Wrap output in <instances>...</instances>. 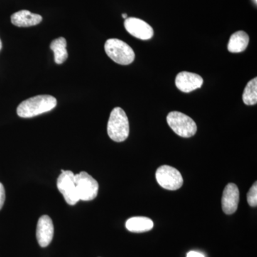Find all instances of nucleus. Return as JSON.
Masks as SVG:
<instances>
[{"label": "nucleus", "instance_id": "obj_20", "mask_svg": "<svg viewBox=\"0 0 257 257\" xmlns=\"http://www.w3.org/2000/svg\"><path fill=\"white\" fill-rule=\"evenodd\" d=\"M122 18L125 19V20H126V18H127V15H126V14H122Z\"/></svg>", "mask_w": 257, "mask_h": 257}, {"label": "nucleus", "instance_id": "obj_14", "mask_svg": "<svg viewBox=\"0 0 257 257\" xmlns=\"http://www.w3.org/2000/svg\"><path fill=\"white\" fill-rule=\"evenodd\" d=\"M249 42V37L246 32L238 31L231 35L228 44V50L231 53H239L246 50Z\"/></svg>", "mask_w": 257, "mask_h": 257}, {"label": "nucleus", "instance_id": "obj_8", "mask_svg": "<svg viewBox=\"0 0 257 257\" xmlns=\"http://www.w3.org/2000/svg\"><path fill=\"white\" fill-rule=\"evenodd\" d=\"M124 28L130 35L140 40H150L154 35L152 27L140 19L126 18L124 21Z\"/></svg>", "mask_w": 257, "mask_h": 257}, {"label": "nucleus", "instance_id": "obj_7", "mask_svg": "<svg viewBox=\"0 0 257 257\" xmlns=\"http://www.w3.org/2000/svg\"><path fill=\"white\" fill-rule=\"evenodd\" d=\"M57 186L69 205H74L79 202V198L74 183V174L72 171L62 170V174L57 179Z\"/></svg>", "mask_w": 257, "mask_h": 257}, {"label": "nucleus", "instance_id": "obj_16", "mask_svg": "<svg viewBox=\"0 0 257 257\" xmlns=\"http://www.w3.org/2000/svg\"><path fill=\"white\" fill-rule=\"evenodd\" d=\"M242 99L246 105H254L257 102V78L255 77L248 82L243 91Z\"/></svg>", "mask_w": 257, "mask_h": 257}, {"label": "nucleus", "instance_id": "obj_3", "mask_svg": "<svg viewBox=\"0 0 257 257\" xmlns=\"http://www.w3.org/2000/svg\"><path fill=\"white\" fill-rule=\"evenodd\" d=\"M104 50L109 58L121 65L132 64L135 59L133 48L119 39H109L106 40Z\"/></svg>", "mask_w": 257, "mask_h": 257}, {"label": "nucleus", "instance_id": "obj_15", "mask_svg": "<svg viewBox=\"0 0 257 257\" xmlns=\"http://www.w3.org/2000/svg\"><path fill=\"white\" fill-rule=\"evenodd\" d=\"M66 47H67V41L64 37H59L51 42L50 49L53 51L55 55L56 64H61L67 60L68 53Z\"/></svg>", "mask_w": 257, "mask_h": 257}, {"label": "nucleus", "instance_id": "obj_13", "mask_svg": "<svg viewBox=\"0 0 257 257\" xmlns=\"http://www.w3.org/2000/svg\"><path fill=\"white\" fill-rule=\"evenodd\" d=\"M154 223L152 219L145 216L132 217L126 222V228L131 232H146L152 229Z\"/></svg>", "mask_w": 257, "mask_h": 257}, {"label": "nucleus", "instance_id": "obj_18", "mask_svg": "<svg viewBox=\"0 0 257 257\" xmlns=\"http://www.w3.org/2000/svg\"><path fill=\"white\" fill-rule=\"evenodd\" d=\"M5 201V190L4 186L0 182V210L4 205Z\"/></svg>", "mask_w": 257, "mask_h": 257}, {"label": "nucleus", "instance_id": "obj_17", "mask_svg": "<svg viewBox=\"0 0 257 257\" xmlns=\"http://www.w3.org/2000/svg\"><path fill=\"white\" fill-rule=\"evenodd\" d=\"M247 202L251 207H255L257 205V184L254 182L252 187L247 193Z\"/></svg>", "mask_w": 257, "mask_h": 257}, {"label": "nucleus", "instance_id": "obj_4", "mask_svg": "<svg viewBox=\"0 0 257 257\" xmlns=\"http://www.w3.org/2000/svg\"><path fill=\"white\" fill-rule=\"evenodd\" d=\"M167 121L170 128L182 138H192L197 133L195 121L183 113L172 111L167 115Z\"/></svg>", "mask_w": 257, "mask_h": 257}, {"label": "nucleus", "instance_id": "obj_19", "mask_svg": "<svg viewBox=\"0 0 257 257\" xmlns=\"http://www.w3.org/2000/svg\"><path fill=\"white\" fill-rule=\"evenodd\" d=\"M187 257H205L202 253L197 252V251H189L187 254Z\"/></svg>", "mask_w": 257, "mask_h": 257}, {"label": "nucleus", "instance_id": "obj_2", "mask_svg": "<svg viewBox=\"0 0 257 257\" xmlns=\"http://www.w3.org/2000/svg\"><path fill=\"white\" fill-rule=\"evenodd\" d=\"M109 138L116 143H121L130 135V123L126 113L121 108L115 107L111 111L107 124Z\"/></svg>", "mask_w": 257, "mask_h": 257}, {"label": "nucleus", "instance_id": "obj_11", "mask_svg": "<svg viewBox=\"0 0 257 257\" xmlns=\"http://www.w3.org/2000/svg\"><path fill=\"white\" fill-rule=\"evenodd\" d=\"M36 235L40 246L47 247L49 246L54 236V224L50 216L43 215L39 219Z\"/></svg>", "mask_w": 257, "mask_h": 257}, {"label": "nucleus", "instance_id": "obj_9", "mask_svg": "<svg viewBox=\"0 0 257 257\" xmlns=\"http://www.w3.org/2000/svg\"><path fill=\"white\" fill-rule=\"evenodd\" d=\"M204 83L202 77L192 72H182L176 77L175 84L182 92L189 93L202 87Z\"/></svg>", "mask_w": 257, "mask_h": 257}, {"label": "nucleus", "instance_id": "obj_1", "mask_svg": "<svg viewBox=\"0 0 257 257\" xmlns=\"http://www.w3.org/2000/svg\"><path fill=\"white\" fill-rule=\"evenodd\" d=\"M57 99L51 95H37L23 101L17 113L22 118H31L52 110L57 106Z\"/></svg>", "mask_w": 257, "mask_h": 257}, {"label": "nucleus", "instance_id": "obj_6", "mask_svg": "<svg viewBox=\"0 0 257 257\" xmlns=\"http://www.w3.org/2000/svg\"><path fill=\"white\" fill-rule=\"evenodd\" d=\"M156 179L161 187L167 190H177L184 183L180 172L175 167L168 165H162L157 169Z\"/></svg>", "mask_w": 257, "mask_h": 257}, {"label": "nucleus", "instance_id": "obj_12", "mask_svg": "<svg viewBox=\"0 0 257 257\" xmlns=\"http://www.w3.org/2000/svg\"><path fill=\"white\" fill-rule=\"evenodd\" d=\"M42 21L41 15L34 14L28 10H20L11 16V22L19 28H28L39 25Z\"/></svg>", "mask_w": 257, "mask_h": 257}, {"label": "nucleus", "instance_id": "obj_5", "mask_svg": "<svg viewBox=\"0 0 257 257\" xmlns=\"http://www.w3.org/2000/svg\"><path fill=\"white\" fill-rule=\"evenodd\" d=\"M74 183L79 200L91 201L95 199L99 191V184L86 172L74 175Z\"/></svg>", "mask_w": 257, "mask_h": 257}, {"label": "nucleus", "instance_id": "obj_22", "mask_svg": "<svg viewBox=\"0 0 257 257\" xmlns=\"http://www.w3.org/2000/svg\"><path fill=\"white\" fill-rule=\"evenodd\" d=\"M253 2H254L255 4H256L257 0H253Z\"/></svg>", "mask_w": 257, "mask_h": 257}, {"label": "nucleus", "instance_id": "obj_21", "mask_svg": "<svg viewBox=\"0 0 257 257\" xmlns=\"http://www.w3.org/2000/svg\"><path fill=\"white\" fill-rule=\"evenodd\" d=\"M2 47H3V45H2L1 40H0V50H1Z\"/></svg>", "mask_w": 257, "mask_h": 257}, {"label": "nucleus", "instance_id": "obj_10", "mask_svg": "<svg viewBox=\"0 0 257 257\" xmlns=\"http://www.w3.org/2000/svg\"><path fill=\"white\" fill-rule=\"evenodd\" d=\"M239 201V191L237 186L233 183L225 187L221 198L223 211L226 214H234L238 208Z\"/></svg>", "mask_w": 257, "mask_h": 257}]
</instances>
